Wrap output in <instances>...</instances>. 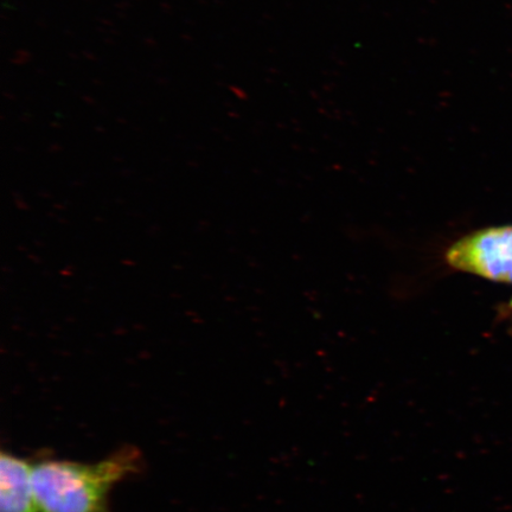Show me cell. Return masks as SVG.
<instances>
[{"instance_id":"1","label":"cell","mask_w":512,"mask_h":512,"mask_svg":"<svg viewBox=\"0 0 512 512\" xmlns=\"http://www.w3.org/2000/svg\"><path fill=\"white\" fill-rule=\"evenodd\" d=\"M138 448L121 447L98 463L44 459L32 467L36 512H112L115 484L142 471Z\"/></svg>"},{"instance_id":"2","label":"cell","mask_w":512,"mask_h":512,"mask_svg":"<svg viewBox=\"0 0 512 512\" xmlns=\"http://www.w3.org/2000/svg\"><path fill=\"white\" fill-rule=\"evenodd\" d=\"M446 262L454 270L512 283V226L465 236L448 249Z\"/></svg>"},{"instance_id":"3","label":"cell","mask_w":512,"mask_h":512,"mask_svg":"<svg viewBox=\"0 0 512 512\" xmlns=\"http://www.w3.org/2000/svg\"><path fill=\"white\" fill-rule=\"evenodd\" d=\"M32 467L28 459L0 454V512H36Z\"/></svg>"}]
</instances>
